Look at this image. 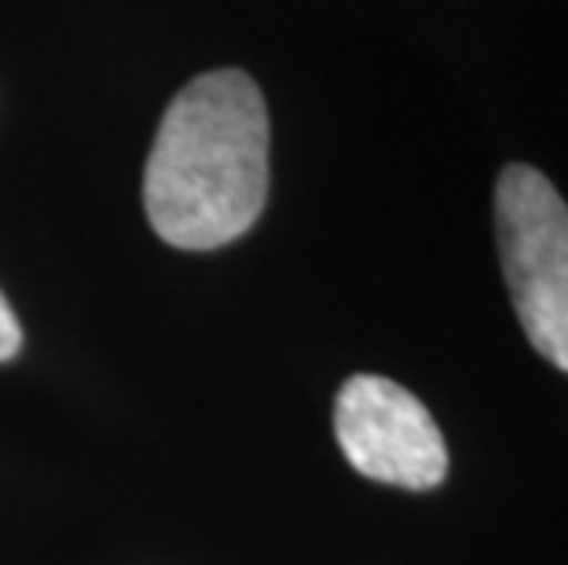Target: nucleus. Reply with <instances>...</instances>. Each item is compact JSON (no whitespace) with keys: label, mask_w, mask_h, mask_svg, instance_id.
<instances>
[{"label":"nucleus","mask_w":568,"mask_h":565,"mask_svg":"<svg viewBox=\"0 0 568 565\" xmlns=\"http://www.w3.org/2000/svg\"><path fill=\"white\" fill-rule=\"evenodd\" d=\"M334 434L342 455L382 485L426 492L447 474V444L415 393L382 375H353L337 390Z\"/></svg>","instance_id":"7ed1b4c3"},{"label":"nucleus","mask_w":568,"mask_h":565,"mask_svg":"<svg viewBox=\"0 0 568 565\" xmlns=\"http://www.w3.org/2000/svg\"><path fill=\"white\" fill-rule=\"evenodd\" d=\"M495 235L525 339L568 371V206L558 188L531 165H506L495 184Z\"/></svg>","instance_id":"f03ea898"},{"label":"nucleus","mask_w":568,"mask_h":565,"mask_svg":"<svg viewBox=\"0 0 568 565\" xmlns=\"http://www.w3.org/2000/svg\"><path fill=\"white\" fill-rule=\"evenodd\" d=\"M22 349V327H19V316L11 312L4 291H0V364L11 360Z\"/></svg>","instance_id":"20e7f679"},{"label":"nucleus","mask_w":568,"mask_h":565,"mask_svg":"<svg viewBox=\"0 0 568 565\" xmlns=\"http://www.w3.org/2000/svg\"><path fill=\"white\" fill-rule=\"evenodd\" d=\"M268 202V107L243 70H210L165 107L143 170V210L176 250H216Z\"/></svg>","instance_id":"f257e3e1"}]
</instances>
